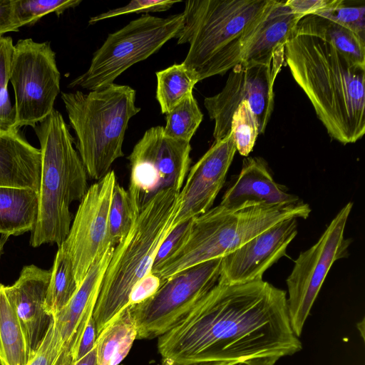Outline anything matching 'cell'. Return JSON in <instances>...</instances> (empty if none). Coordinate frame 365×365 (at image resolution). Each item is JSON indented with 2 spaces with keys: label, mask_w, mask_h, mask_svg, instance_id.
<instances>
[{
  "label": "cell",
  "mask_w": 365,
  "mask_h": 365,
  "mask_svg": "<svg viewBox=\"0 0 365 365\" xmlns=\"http://www.w3.org/2000/svg\"><path fill=\"white\" fill-rule=\"evenodd\" d=\"M61 73L50 42L19 39L14 46L9 81L15 96L16 125L34 127L54 110Z\"/></svg>",
  "instance_id": "cell-10"
},
{
  "label": "cell",
  "mask_w": 365,
  "mask_h": 365,
  "mask_svg": "<svg viewBox=\"0 0 365 365\" xmlns=\"http://www.w3.org/2000/svg\"><path fill=\"white\" fill-rule=\"evenodd\" d=\"M31 356L25 330L0 283V360L3 365H27Z\"/></svg>",
  "instance_id": "cell-24"
},
{
  "label": "cell",
  "mask_w": 365,
  "mask_h": 365,
  "mask_svg": "<svg viewBox=\"0 0 365 365\" xmlns=\"http://www.w3.org/2000/svg\"><path fill=\"white\" fill-rule=\"evenodd\" d=\"M285 65L284 46L267 60L235 66L222 90L207 97L204 105L215 121L213 137L218 140L230 133L232 117L242 103H247L257 118L259 133H263L274 109V84Z\"/></svg>",
  "instance_id": "cell-9"
},
{
  "label": "cell",
  "mask_w": 365,
  "mask_h": 365,
  "mask_svg": "<svg viewBox=\"0 0 365 365\" xmlns=\"http://www.w3.org/2000/svg\"><path fill=\"white\" fill-rule=\"evenodd\" d=\"M117 182L113 170L91 185L81 200L69 232L60 245L68 253L79 287L96 258L110 245L108 216Z\"/></svg>",
  "instance_id": "cell-14"
},
{
  "label": "cell",
  "mask_w": 365,
  "mask_h": 365,
  "mask_svg": "<svg viewBox=\"0 0 365 365\" xmlns=\"http://www.w3.org/2000/svg\"><path fill=\"white\" fill-rule=\"evenodd\" d=\"M77 284L72 262L68 253L59 246L56 254L45 301V309L53 317L71 299Z\"/></svg>",
  "instance_id": "cell-26"
},
{
  "label": "cell",
  "mask_w": 365,
  "mask_h": 365,
  "mask_svg": "<svg viewBox=\"0 0 365 365\" xmlns=\"http://www.w3.org/2000/svg\"><path fill=\"white\" fill-rule=\"evenodd\" d=\"M155 74V97L163 114L170 112L185 97L192 93L195 85L199 82L196 76L182 63L173 64Z\"/></svg>",
  "instance_id": "cell-27"
},
{
  "label": "cell",
  "mask_w": 365,
  "mask_h": 365,
  "mask_svg": "<svg viewBox=\"0 0 365 365\" xmlns=\"http://www.w3.org/2000/svg\"><path fill=\"white\" fill-rule=\"evenodd\" d=\"M183 365H239L234 362L227 361H203Z\"/></svg>",
  "instance_id": "cell-43"
},
{
  "label": "cell",
  "mask_w": 365,
  "mask_h": 365,
  "mask_svg": "<svg viewBox=\"0 0 365 365\" xmlns=\"http://www.w3.org/2000/svg\"><path fill=\"white\" fill-rule=\"evenodd\" d=\"M137 334L131 308L126 307L97 335V365H118L128 354Z\"/></svg>",
  "instance_id": "cell-23"
},
{
  "label": "cell",
  "mask_w": 365,
  "mask_h": 365,
  "mask_svg": "<svg viewBox=\"0 0 365 365\" xmlns=\"http://www.w3.org/2000/svg\"><path fill=\"white\" fill-rule=\"evenodd\" d=\"M50 278L51 270L34 264L26 265L18 279L12 285L5 286L6 293L25 330L32 356L43 339L52 319L45 309Z\"/></svg>",
  "instance_id": "cell-18"
},
{
  "label": "cell",
  "mask_w": 365,
  "mask_h": 365,
  "mask_svg": "<svg viewBox=\"0 0 365 365\" xmlns=\"http://www.w3.org/2000/svg\"><path fill=\"white\" fill-rule=\"evenodd\" d=\"M349 2L339 0L334 6L324 9L316 15L350 30L365 41V6L350 5Z\"/></svg>",
  "instance_id": "cell-33"
},
{
  "label": "cell",
  "mask_w": 365,
  "mask_h": 365,
  "mask_svg": "<svg viewBox=\"0 0 365 365\" xmlns=\"http://www.w3.org/2000/svg\"><path fill=\"white\" fill-rule=\"evenodd\" d=\"M114 247L110 245L96 258L73 297L52 317V365H72L74 362L83 333L93 317Z\"/></svg>",
  "instance_id": "cell-15"
},
{
  "label": "cell",
  "mask_w": 365,
  "mask_h": 365,
  "mask_svg": "<svg viewBox=\"0 0 365 365\" xmlns=\"http://www.w3.org/2000/svg\"><path fill=\"white\" fill-rule=\"evenodd\" d=\"M161 284L160 279L150 272L133 287L129 295L127 307L136 305L149 299L158 291Z\"/></svg>",
  "instance_id": "cell-36"
},
{
  "label": "cell",
  "mask_w": 365,
  "mask_h": 365,
  "mask_svg": "<svg viewBox=\"0 0 365 365\" xmlns=\"http://www.w3.org/2000/svg\"><path fill=\"white\" fill-rule=\"evenodd\" d=\"M179 1L169 0H133L125 6L109 10L91 17L88 24H94L100 21L131 13L161 12L170 9Z\"/></svg>",
  "instance_id": "cell-34"
},
{
  "label": "cell",
  "mask_w": 365,
  "mask_h": 365,
  "mask_svg": "<svg viewBox=\"0 0 365 365\" xmlns=\"http://www.w3.org/2000/svg\"><path fill=\"white\" fill-rule=\"evenodd\" d=\"M81 0H13L14 19L19 26H31L49 13L57 16L74 8Z\"/></svg>",
  "instance_id": "cell-31"
},
{
  "label": "cell",
  "mask_w": 365,
  "mask_h": 365,
  "mask_svg": "<svg viewBox=\"0 0 365 365\" xmlns=\"http://www.w3.org/2000/svg\"><path fill=\"white\" fill-rule=\"evenodd\" d=\"M222 258L209 260L173 275L149 299L130 306L136 339L158 338L175 326L217 283Z\"/></svg>",
  "instance_id": "cell-12"
},
{
  "label": "cell",
  "mask_w": 365,
  "mask_h": 365,
  "mask_svg": "<svg viewBox=\"0 0 365 365\" xmlns=\"http://www.w3.org/2000/svg\"><path fill=\"white\" fill-rule=\"evenodd\" d=\"M302 344L291 327L286 292L267 282L217 284L158 337L163 365L292 355Z\"/></svg>",
  "instance_id": "cell-1"
},
{
  "label": "cell",
  "mask_w": 365,
  "mask_h": 365,
  "mask_svg": "<svg viewBox=\"0 0 365 365\" xmlns=\"http://www.w3.org/2000/svg\"><path fill=\"white\" fill-rule=\"evenodd\" d=\"M274 0L185 2L178 44L189 43L182 63L201 81L240 63L245 42Z\"/></svg>",
  "instance_id": "cell-3"
},
{
  "label": "cell",
  "mask_w": 365,
  "mask_h": 365,
  "mask_svg": "<svg viewBox=\"0 0 365 365\" xmlns=\"http://www.w3.org/2000/svg\"><path fill=\"white\" fill-rule=\"evenodd\" d=\"M10 36H0V132H19L16 125V110L10 100L8 83L14 50Z\"/></svg>",
  "instance_id": "cell-30"
},
{
  "label": "cell",
  "mask_w": 365,
  "mask_h": 365,
  "mask_svg": "<svg viewBox=\"0 0 365 365\" xmlns=\"http://www.w3.org/2000/svg\"><path fill=\"white\" fill-rule=\"evenodd\" d=\"M279 359L277 356L259 357L247 360L241 365H274Z\"/></svg>",
  "instance_id": "cell-41"
},
{
  "label": "cell",
  "mask_w": 365,
  "mask_h": 365,
  "mask_svg": "<svg viewBox=\"0 0 365 365\" xmlns=\"http://www.w3.org/2000/svg\"><path fill=\"white\" fill-rule=\"evenodd\" d=\"M19 29L13 15V0H0V36Z\"/></svg>",
  "instance_id": "cell-40"
},
{
  "label": "cell",
  "mask_w": 365,
  "mask_h": 365,
  "mask_svg": "<svg viewBox=\"0 0 365 365\" xmlns=\"http://www.w3.org/2000/svg\"><path fill=\"white\" fill-rule=\"evenodd\" d=\"M193 218L178 225L168 233L157 252L151 271L160 266L185 242Z\"/></svg>",
  "instance_id": "cell-35"
},
{
  "label": "cell",
  "mask_w": 365,
  "mask_h": 365,
  "mask_svg": "<svg viewBox=\"0 0 365 365\" xmlns=\"http://www.w3.org/2000/svg\"><path fill=\"white\" fill-rule=\"evenodd\" d=\"M352 205L349 202L343 207L318 241L299 254L286 279L288 315L297 337L332 264L348 256L351 240L344 237V230Z\"/></svg>",
  "instance_id": "cell-13"
},
{
  "label": "cell",
  "mask_w": 365,
  "mask_h": 365,
  "mask_svg": "<svg viewBox=\"0 0 365 365\" xmlns=\"http://www.w3.org/2000/svg\"><path fill=\"white\" fill-rule=\"evenodd\" d=\"M135 97L133 88L114 83L88 93H61L78 154L91 178H103L114 161L124 155L129 120L140 110Z\"/></svg>",
  "instance_id": "cell-7"
},
{
  "label": "cell",
  "mask_w": 365,
  "mask_h": 365,
  "mask_svg": "<svg viewBox=\"0 0 365 365\" xmlns=\"http://www.w3.org/2000/svg\"><path fill=\"white\" fill-rule=\"evenodd\" d=\"M285 61L329 135L343 144L365 133V63L332 43L293 31L284 45Z\"/></svg>",
  "instance_id": "cell-2"
},
{
  "label": "cell",
  "mask_w": 365,
  "mask_h": 365,
  "mask_svg": "<svg viewBox=\"0 0 365 365\" xmlns=\"http://www.w3.org/2000/svg\"><path fill=\"white\" fill-rule=\"evenodd\" d=\"M294 31L321 38L354 61L365 63V41L350 30L316 14L302 17Z\"/></svg>",
  "instance_id": "cell-25"
},
{
  "label": "cell",
  "mask_w": 365,
  "mask_h": 365,
  "mask_svg": "<svg viewBox=\"0 0 365 365\" xmlns=\"http://www.w3.org/2000/svg\"><path fill=\"white\" fill-rule=\"evenodd\" d=\"M299 20L285 1L274 0L248 35L240 62L248 63L268 59L277 48L285 45Z\"/></svg>",
  "instance_id": "cell-21"
},
{
  "label": "cell",
  "mask_w": 365,
  "mask_h": 365,
  "mask_svg": "<svg viewBox=\"0 0 365 365\" xmlns=\"http://www.w3.org/2000/svg\"><path fill=\"white\" fill-rule=\"evenodd\" d=\"M287 190L284 186L274 181L263 159L250 157L244 159L240 173L225 191L220 205L225 207L245 204L284 205L301 201Z\"/></svg>",
  "instance_id": "cell-19"
},
{
  "label": "cell",
  "mask_w": 365,
  "mask_h": 365,
  "mask_svg": "<svg viewBox=\"0 0 365 365\" xmlns=\"http://www.w3.org/2000/svg\"><path fill=\"white\" fill-rule=\"evenodd\" d=\"M165 115L164 134L169 138L188 143L190 142L203 118L192 93L185 97Z\"/></svg>",
  "instance_id": "cell-28"
},
{
  "label": "cell",
  "mask_w": 365,
  "mask_h": 365,
  "mask_svg": "<svg viewBox=\"0 0 365 365\" xmlns=\"http://www.w3.org/2000/svg\"><path fill=\"white\" fill-rule=\"evenodd\" d=\"M138 215L128 191L116 182L108 216L109 239L113 245L115 246L127 236Z\"/></svg>",
  "instance_id": "cell-29"
},
{
  "label": "cell",
  "mask_w": 365,
  "mask_h": 365,
  "mask_svg": "<svg viewBox=\"0 0 365 365\" xmlns=\"http://www.w3.org/2000/svg\"><path fill=\"white\" fill-rule=\"evenodd\" d=\"M0 365H3V364H2V363H1V360H0Z\"/></svg>",
  "instance_id": "cell-45"
},
{
  "label": "cell",
  "mask_w": 365,
  "mask_h": 365,
  "mask_svg": "<svg viewBox=\"0 0 365 365\" xmlns=\"http://www.w3.org/2000/svg\"><path fill=\"white\" fill-rule=\"evenodd\" d=\"M310 212L309 205L302 200L284 205L225 207L220 204L194 217L185 242L151 272L163 283L180 271L222 258L283 220L307 219Z\"/></svg>",
  "instance_id": "cell-6"
},
{
  "label": "cell",
  "mask_w": 365,
  "mask_h": 365,
  "mask_svg": "<svg viewBox=\"0 0 365 365\" xmlns=\"http://www.w3.org/2000/svg\"><path fill=\"white\" fill-rule=\"evenodd\" d=\"M33 128L40 143L41 166L38 215L30 245L59 247L71 225V205L81 201L88 189V173L60 112L54 109Z\"/></svg>",
  "instance_id": "cell-4"
},
{
  "label": "cell",
  "mask_w": 365,
  "mask_h": 365,
  "mask_svg": "<svg viewBox=\"0 0 365 365\" xmlns=\"http://www.w3.org/2000/svg\"><path fill=\"white\" fill-rule=\"evenodd\" d=\"M230 131L236 149L243 156L252 150L259 133L257 118L247 103H241L235 111L230 125Z\"/></svg>",
  "instance_id": "cell-32"
},
{
  "label": "cell",
  "mask_w": 365,
  "mask_h": 365,
  "mask_svg": "<svg viewBox=\"0 0 365 365\" xmlns=\"http://www.w3.org/2000/svg\"><path fill=\"white\" fill-rule=\"evenodd\" d=\"M190 143L166 136L163 127L147 130L128 156V193L138 213L161 191L180 192L190 168Z\"/></svg>",
  "instance_id": "cell-11"
},
{
  "label": "cell",
  "mask_w": 365,
  "mask_h": 365,
  "mask_svg": "<svg viewBox=\"0 0 365 365\" xmlns=\"http://www.w3.org/2000/svg\"><path fill=\"white\" fill-rule=\"evenodd\" d=\"M52 319L48 329L37 350L33 354L27 365H52Z\"/></svg>",
  "instance_id": "cell-38"
},
{
  "label": "cell",
  "mask_w": 365,
  "mask_h": 365,
  "mask_svg": "<svg viewBox=\"0 0 365 365\" xmlns=\"http://www.w3.org/2000/svg\"><path fill=\"white\" fill-rule=\"evenodd\" d=\"M38 193L28 188L0 187V235L19 236L34 229Z\"/></svg>",
  "instance_id": "cell-22"
},
{
  "label": "cell",
  "mask_w": 365,
  "mask_h": 365,
  "mask_svg": "<svg viewBox=\"0 0 365 365\" xmlns=\"http://www.w3.org/2000/svg\"><path fill=\"white\" fill-rule=\"evenodd\" d=\"M41 154L19 132H0V187L38 192Z\"/></svg>",
  "instance_id": "cell-20"
},
{
  "label": "cell",
  "mask_w": 365,
  "mask_h": 365,
  "mask_svg": "<svg viewBox=\"0 0 365 365\" xmlns=\"http://www.w3.org/2000/svg\"><path fill=\"white\" fill-rule=\"evenodd\" d=\"M297 235V218L283 220L222 258L218 282L234 284L262 280L265 271L286 255Z\"/></svg>",
  "instance_id": "cell-17"
},
{
  "label": "cell",
  "mask_w": 365,
  "mask_h": 365,
  "mask_svg": "<svg viewBox=\"0 0 365 365\" xmlns=\"http://www.w3.org/2000/svg\"><path fill=\"white\" fill-rule=\"evenodd\" d=\"M97 331L93 317L89 320L81 336L75 356V361L79 360L96 347Z\"/></svg>",
  "instance_id": "cell-39"
},
{
  "label": "cell",
  "mask_w": 365,
  "mask_h": 365,
  "mask_svg": "<svg viewBox=\"0 0 365 365\" xmlns=\"http://www.w3.org/2000/svg\"><path fill=\"white\" fill-rule=\"evenodd\" d=\"M339 0H287L285 4L300 19L307 15L332 7Z\"/></svg>",
  "instance_id": "cell-37"
},
{
  "label": "cell",
  "mask_w": 365,
  "mask_h": 365,
  "mask_svg": "<svg viewBox=\"0 0 365 365\" xmlns=\"http://www.w3.org/2000/svg\"><path fill=\"white\" fill-rule=\"evenodd\" d=\"M236 151L230 131L223 138L215 140L209 150L190 168L180 191L181 205L173 227L212 208L224 185Z\"/></svg>",
  "instance_id": "cell-16"
},
{
  "label": "cell",
  "mask_w": 365,
  "mask_h": 365,
  "mask_svg": "<svg viewBox=\"0 0 365 365\" xmlns=\"http://www.w3.org/2000/svg\"><path fill=\"white\" fill-rule=\"evenodd\" d=\"M180 205V192H160L140 210L127 236L115 246L93 314L97 335L128 306L135 284L151 272L157 252L173 230Z\"/></svg>",
  "instance_id": "cell-5"
},
{
  "label": "cell",
  "mask_w": 365,
  "mask_h": 365,
  "mask_svg": "<svg viewBox=\"0 0 365 365\" xmlns=\"http://www.w3.org/2000/svg\"><path fill=\"white\" fill-rule=\"evenodd\" d=\"M6 237H1V239H0V258L1 257V255L3 253V250H4V245L6 241Z\"/></svg>",
  "instance_id": "cell-44"
},
{
  "label": "cell",
  "mask_w": 365,
  "mask_h": 365,
  "mask_svg": "<svg viewBox=\"0 0 365 365\" xmlns=\"http://www.w3.org/2000/svg\"><path fill=\"white\" fill-rule=\"evenodd\" d=\"M72 365H97L96 347L83 357L74 361Z\"/></svg>",
  "instance_id": "cell-42"
},
{
  "label": "cell",
  "mask_w": 365,
  "mask_h": 365,
  "mask_svg": "<svg viewBox=\"0 0 365 365\" xmlns=\"http://www.w3.org/2000/svg\"><path fill=\"white\" fill-rule=\"evenodd\" d=\"M182 13L165 18L143 14L118 31L108 34L94 52L88 69L74 78L68 88L94 91L106 87L133 65L145 60L182 26Z\"/></svg>",
  "instance_id": "cell-8"
}]
</instances>
